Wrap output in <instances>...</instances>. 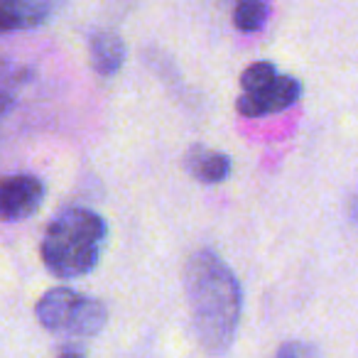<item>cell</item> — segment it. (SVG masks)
Wrapping results in <instances>:
<instances>
[{
	"mask_svg": "<svg viewBox=\"0 0 358 358\" xmlns=\"http://www.w3.org/2000/svg\"><path fill=\"white\" fill-rule=\"evenodd\" d=\"M185 287L201 346L209 353H226L238 331L243 309V292L236 273L214 250H196L187 260Z\"/></svg>",
	"mask_w": 358,
	"mask_h": 358,
	"instance_id": "obj_1",
	"label": "cell"
},
{
	"mask_svg": "<svg viewBox=\"0 0 358 358\" xmlns=\"http://www.w3.org/2000/svg\"><path fill=\"white\" fill-rule=\"evenodd\" d=\"M108 226L84 206H69L52 219L42 241V260L59 280L84 278L99 265Z\"/></svg>",
	"mask_w": 358,
	"mask_h": 358,
	"instance_id": "obj_2",
	"label": "cell"
},
{
	"mask_svg": "<svg viewBox=\"0 0 358 358\" xmlns=\"http://www.w3.org/2000/svg\"><path fill=\"white\" fill-rule=\"evenodd\" d=\"M40 327L69 338L96 336L108 322V307L101 299L81 294L69 287H55L42 294L35 307Z\"/></svg>",
	"mask_w": 358,
	"mask_h": 358,
	"instance_id": "obj_3",
	"label": "cell"
},
{
	"mask_svg": "<svg viewBox=\"0 0 358 358\" xmlns=\"http://www.w3.org/2000/svg\"><path fill=\"white\" fill-rule=\"evenodd\" d=\"M243 94L236 101V108L245 118H263L297 103L302 84L294 76L280 74L273 62H253L241 74Z\"/></svg>",
	"mask_w": 358,
	"mask_h": 358,
	"instance_id": "obj_4",
	"label": "cell"
},
{
	"mask_svg": "<svg viewBox=\"0 0 358 358\" xmlns=\"http://www.w3.org/2000/svg\"><path fill=\"white\" fill-rule=\"evenodd\" d=\"M45 182L35 174H10L0 187V214L6 221H25L40 209Z\"/></svg>",
	"mask_w": 358,
	"mask_h": 358,
	"instance_id": "obj_5",
	"label": "cell"
},
{
	"mask_svg": "<svg viewBox=\"0 0 358 358\" xmlns=\"http://www.w3.org/2000/svg\"><path fill=\"white\" fill-rule=\"evenodd\" d=\"M125 45L115 32H96L89 42V59H91V66L99 76L103 79H110L115 76L125 64Z\"/></svg>",
	"mask_w": 358,
	"mask_h": 358,
	"instance_id": "obj_6",
	"label": "cell"
},
{
	"mask_svg": "<svg viewBox=\"0 0 358 358\" xmlns=\"http://www.w3.org/2000/svg\"><path fill=\"white\" fill-rule=\"evenodd\" d=\"M52 10L45 0H0V25L6 32L32 30L45 25Z\"/></svg>",
	"mask_w": 358,
	"mask_h": 358,
	"instance_id": "obj_7",
	"label": "cell"
},
{
	"mask_svg": "<svg viewBox=\"0 0 358 358\" xmlns=\"http://www.w3.org/2000/svg\"><path fill=\"white\" fill-rule=\"evenodd\" d=\"M185 167L187 172L194 179L204 182V185H219V182H226L231 177V157L219 150H209L201 148V145H194V148L187 152L185 157Z\"/></svg>",
	"mask_w": 358,
	"mask_h": 358,
	"instance_id": "obj_8",
	"label": "cell"
},
{
	"mask_svg": "<svg viewBox=\"0 0 358 358\" xmlns=\"http://www.w3.org/2000/svg\"><path fill=\"white\" fill-rule=\"evenodd\" d=\"M270 17V0H236L234 25L241 32H258Z\"/></svg>",
	"mask_w": 358,
	"mask_h": 358,
	"instance_id": "obj_9",
	"label": "cell"
},
{
	"mask_svg": "<svg viewBox=\"0 0 358 358\" xmlns=\"http://www.w3.org/2000/svg\"><path fill=\"white\" fill-rule=\"evenodd\" d=\"M27 79H30V69L6 62L3 66V115L10 113V108L15 106V91H20Z\"/></svg>",
	"mask_w": 358,
	"mask_h": 358,
	"instance_id": "obj_10",
	"label": "cell"
},
{
	"mask_svg": "<svg viewBox=\"0 0 358 358\" xmlns=\"http://www.w3.org/2000/svg\"><path fill=\"white\" fill-rule=\"evenodd\" d=\"M275 353H278L280 358H285V356H317L319 348H314L312 343H304V341H289V343H282Z\"/></svg>",
	"mask_w": 358,
	"mask_h": 358,
	"instance_id": "obj_11",
	"label": "cell"
},
{
	"mask_svg": "<svg viewBox=\"0 0 358 358\" xmlns=\"http://www.w3.org/2000/svg\"><path fill=\"white\" fill-rule=\"evenodd\" d=\"M59 356H86V346H81L79 338H69V343L57 348Z\"/></svg>",
	"mask_w": 358,
	"mask_h": 358,
	"instance_id": "obj_12",
	"label": "cell"
},
{
	"mask_svg": "<svg viewBox=\"0 0 358 358\" xmlns=\"http://www.w3.org/2000/svg\"><path fill=\"white\" fill-rule=\"evenodd\" d=\"M348 216L358 224V192L351 196V201H348Z\"/></svg>",
	"mask_w": 358,
	"mask_h": 358,
	"instance_id": "obj_13",
	"label": "cell"
},
{
	"mask_svg": "<svg viewBox=\"0 0 358 358\" xmlns=\"http://www.w3.org/2000/svg\"><path fill=\"white\" fill-rule=\"evenodd\" d=\"M45 3H47V8H50V10L55 13L57 8H62V6H64L66 0H45Z\"/></svg>",
	"mask_w": 358,
	"mask_h": 358,
	"instance_id": "obj_14",
	"label": "cell"
}]
</instances>
